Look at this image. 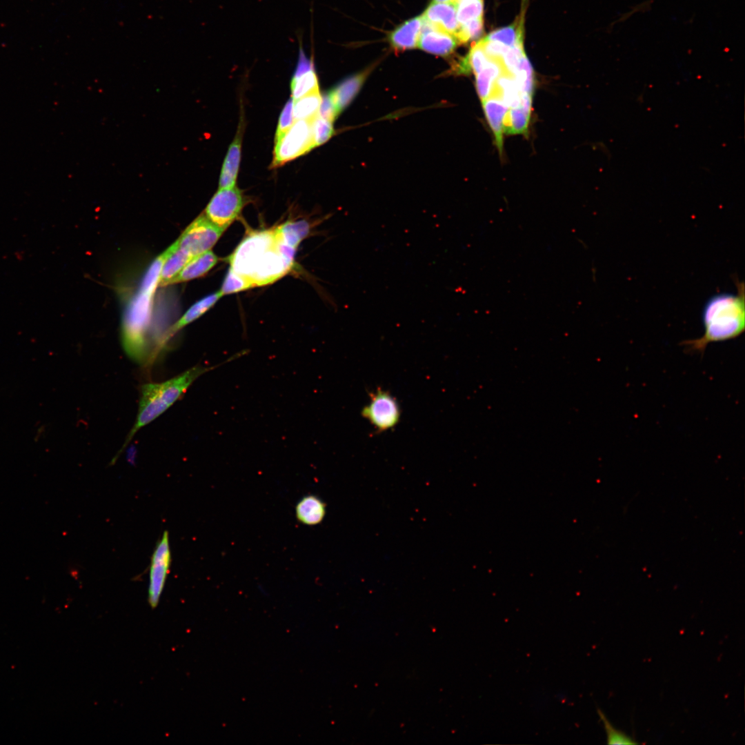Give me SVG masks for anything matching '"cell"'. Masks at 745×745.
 <instances>
[{
  "instance_id": "obj_1",
  "label": "cell",
  "mask_w": 745,
  "mask_h": 745,
  "mask_svg": "<svg viewBox=\"0 0 745 745\" xmlns=\"http://www.w3.org/2000/svg\"><path fill=\"white\" fill-rule=\"evenodd\" d=\"M295 250L281 244L274 229L248 234L230 256V267L255 286L271 284L288 273Z\"/></svg>"
},
{
  "instance_id": "obj_2",
  "label": "cell",
  "mask_w": 745,
  "mask_h": 745,
  "mask_svg": "<svg viewBox=\"0 0 745 745\" xmlns=\"http://www.w3.org/2000/svg\"><path fill=\"white\" fill-rule=\"evenodd\" d=\"M166 258V254L163 252L150 264L137 293L129 302L122 319L123 348L128 357L138 364L145 363L152 357L148 330L153 296Z\"/></svg>"
},
{
  "instance_id": "obj_3",
  "label": "cell",
  "mask_w": 745,
  "mask_h": 745,
  "mask_svg": "<svg viewBox=\"0 0 745 745\" xmlns=\"http://www.w3.org/2000/svg\"><path fill=\"white\" fill-rule=\"evenodd\" d=\"M737 292L718 293L708 299L702 311L704 327L701 337L684 341L681 345L688 352L703 354L707 346L735 339L745 330L744 282L735 280Z\"/></svg>"
},
{
  "instance_id": "obj_4",
  "label": "cell",
  "mask_w": 745,
  "mask_h": 745,
  "mask_svg": "<svg viewBox=\"0 0 745 745\" xmlns=\"http://www.w3.org/2000/svg\"><path fill=\"white\" fill-rule=\"evenodd\" d=\"M244 351L236 353L223 363L213 366L196 365L181 374L163 382L147 383L141 387L138 413L135 424L127 435L123 450L135 435L150 424L176 401L182 397L193 382L202 375L244 355Z\"/></svg>"
},
{
  "instance_id": "obj_5",
  "label": "cell",
  "mask_w": 745,
  "mask_h": 745,
  "mask_svg": "<svg viewBox=\"0 0 745 745\" xmlns=\"http://www.w3.org/2000/svg\"><path fill=\"white\" fill-rule=\"evenodd\" d=\"M312 121H295L290 129L275 141L272 168L282 166L315 148Z\"/></svg>"
},
{
  "instance_id": "obj_6",
  "label": "cell",
  "mask_w": 745,
  "mask_h": 745,
  "mask_svg": "<svg viewBox=\"0 0 745 745\" xmlns=\"http://www.w3.org/2000/svg\"><path fill=\"white\" fill-rule=\"evenodd\" d=\"M225 230L210 221L205 215H201L185 229L175 243L192 258L210 250Z\"/></svg>"
},
{
  "instance_id": "obj_7",
  "label": "cell",
  "mask_w": 745,
  "mask_h": 745,
  "mask_svg": "<svg viewBox=\"0 0 745 745\" xmlns=\"http://www.w3.org/2000/svg\"><path fill=\"white\" fill-rule=\"evenodd\" d=\"M245 203L244 195L236 186L219 188L207 205L204 215L215 225L226 229L241 215Z\"/></svg>"
},
{
  "instance_id": "obj_8",
  "label": "cell",
  "mask_w": 745,
  "mask_h": 745,
  "mask_svg": "<svg viewBox=\"0 0 745 745\" xmlns=\"http://www.w3.org/2000/svg\"><path fill=\"white\" fill-rule=\"evenodd\" d=\"M361 415L379 432L394 428L399 421L401 410L395 397L381 389L370 394Z\"/></svg>"
},
{
  "instance_id": "obj_9",
  "label": "cell",
  "mask_w": 745,
  "mask_h": 745,
  "mask_svg": "<svg viewBox=\"0 0 745 745\" xmlns=\"http://www.w3.org/2000/svg\"><path fill=\"white\" fill-rule=\"evenodd\" d=\"M171 564L168 531H164L151 557L149 575L148 603L155 608L159 602Z\"/></svg>"
},
{
  "instance_id": "obj_10",
  "label": "cell",
  "mask_w": 745,
  "mask_h": 745,
  "mask_svg": "<svg viewBox=\"0 0 745 745\" xmlns=\"http://www.w3.org/2000/svg\"><path fill=\"white\" fill-rule=\"evenodd\" d=\"M301 44L300 41L297 63L290 82L292 100L319 90L313 61L307 57Z\"/></svg>"
},
{
  "instance_id": "obj_11",
  "label": "cell",
  "mask_w": 745,
  "mask_h": 745,
  "mask_svg": "<svg viewBox=\"0 0 745 745\" xmlns=\"http://www.w3.org/2000/svg\"><path fill=\"white\" fill-rule=\"evenodd\" d=\"M458 43L454 36L424 21L418 42L421 50L446 57L453 53Z\"/></svg>"
},
{
  "instance_id": "obj_12",
  "label": "cell",
  "mask_w": 745,
  "mask_h": 745,
  "mask_svg": "<svg viewBox=\"0 0 745 745\" xmlns=\"http://www.w3.org/2000/svg\"><path fill=\"white\" fill-rule=\"evenodd\" d=\"M421 16L426 22L456 37L460 24L453 2L433 1Z\"/></svg>"
},
{
  "instance_id": "obj_13",
  "label": "cell",
  "mask_w": 745,
  "mask_h": 745,
  "mask_svg": "<svg viewBox=\"0 0 745 745\" xmlns=\"http://www.w3.org/2000/svg\"><path fill=\"white\" fill-rule=\"evenodd\" d=\"M424 19L422 16L410 19L394 29L388 37L390 46L397 50L418 47Z\"/></svg>"
},
{
  "instance_id": "obj_14",
  "label": "cell",
  "mask_w": 745,
  "mask_h": 745,
  "mask_svg": "<svg viewBox=\"0 0 745 745\" xmlns=\"http://www.w3.org/2000/svg\"><path fill=\"white\" fill-rule=\"evenodd\" d=\"M486 119L492 129L499 152L501 154L503 148L504 122L509 108L501 99L493 94L481 101Z\"/></svg>"
},
{
  "instance_id": "obj_15",
  "label": "cell",
  "mask_w": 745,
  "mask_h": 745,
  "mask_svg": "<svg viewBox=\"0 0 745 745\" xmlns=\"http://www.w3.org/2000/svg\"><path fill=\"white\" fill-rule=\"evenodd\" d=\"M239 126L238 132L231 143L221 170L219 188H228L236 186L239 167L242 142V131Z\"/></svg>"
},
{
  "instance_id": "obj_16",
  "label": "cell",
  "mask_w": 745,
  "mask_h": 745,
  "mask_svg": "<svg viewBox=\"0 0 745 745\" xmlns=\"http://www.w3.org/2000/svg\"><path fill=\"white\" fill-rule=\"evenodd\" d=\"M370 70L349 77L328 92L339 113L346 108L359 92Z\"/></svg>"
},
{
  "instance_id": "obj_17",
  "label": "cell",
  "mask_w": 745,
  "mask_h": 745,
  "mask_svg": "<svg viewBox=\"0 0 745 745\" xmlns=\"http://www.w3.org/2000/svg\"><path fill=\"white\" fill-rule=\"evenodd\" d=\"M527 0H522V9L519 17L514 23L506 27L496 29L490 32L485 39L502 43L509 48L517 45H524V17L527 7Z\"/></svg>"
},
{
  "instance_id": "obj_18",
  "label": "cell",
  "mask_w": 745,
  "mask_h": 745,
  "mask_svg": "<svg viewBox=\"0 0 745 745\" xmlns=\"http://www.w3.org/2000/svg\"><path fill=\"white\" fill-rule=\"evenodd\" d=\"M219 261L210 250L192 257L171 280L170 284L188 281L206 275Z\"/></svg>"
},
{
  "instance_id": "obj_19",
  "label": "cell",
  "mask_w": 745,
  "mask_h": 745,
  "mask_svg": "<svg viewBox=\"0 0 745 745\" xmlns=\"http://www.w3.org/2000/svg\"><path fill=\"white\" fill-rule=\"evenodd\" d=\"M223 295L220 291L208 295L195 303L168 330L164 338V344L173 335L186 326L199 318L211 308Z\"/></svg>"
},
{
  "instance_id": "obj_20",
  "label": "cell",
  "mask_w": 745,
  "mask_h": 745,
  "mask_svg": "<svg viewBox=\"0 0 745 745\" xmlns=\"http://www.w3.org/2000/svg\"><path fill=\"white\" fill-rule=\"evenodd\" d=\"M168 250V255L163 264L160 272L158 284L159 286L170 285L171 280L192 259L186 252L179 248L175 242Z\"/></svg>"
},
{
  "instance_id": "obj_21",
  "label": "cell",
  "mask_w": 745,
  "mask_h": 745,
  "mask_svg": "<svg viewBox=\"0 0 745 745\" xmlns=\"http://www.w3.org/2000/svg\"><path fill=\"white\" fill-rule=\"evenodd\" d=\"M296 516L304 524L316 525L319 524L326 514V504L317 497L308 495L303 497L297 504Z\"/></svg>"
},
{
  "instance_id": "obj_22",
  "label": "cell",
  "mask_w": 745,
  "mask_h": 745,
  "mask_svg": "<svg viewBox=\"0 0 745 745\" xmlns=\"http://www.w3.org/2000/svg\"><path fill=\"white\" fill-rule=\"evenodd\" d=\"M279 241L296 250L310 232V224L305 220L288 221L275 228Z\"/></svg>"
},
{
  "instance_id": "obj_23",
  "label": "cell",
  "mask_w": 745,
  "mask_h": 745,
  "mask_svg": "<svg viewBox=\"0 0 745 745\" xmlns=\"http://www.w3.org/2000/svg\"><path fill=\"white\" fill-rule=\"evenodd\" d=\"M504 72L500 61L490 59L486 68L475 75V86L481 101L492 95L497 79Z\"/></svg>"
},
{
  "instance_id": "obj_24",
  "label": "cell",
  "mask_w": 745,
  "mask_h": 745,
  "mask_svg": "<svg viewBox=\"0 0 745 745\" xmlns=\"http://www.w3.org/2000/svg\"><path fill=\"white\" fill-rule=\"evenodd\" d=\"M321 96L319 90L314 91L297 100H293L294 120H312L318 115Z\"/></svg>"
},
{
  "instance_id": "obj_25",
  "label": "cell",
  "mask_w": 745,
  "mask_h": 745,
  "mask_svg": "<svg viewBox=\"0 0 745 745\" xmlns=\"http://www.w3.org/2000/svg\"><path fill=\"white\" fill-rule=\"evenodd\" d=\"M479 42L475 43L468 53L459 61L455 67L458 74L473 72L475 75L484 70L490 61Z\"/></svg>"
},
{
  "instance_id": "obj_26",
  "label": "cell",
  "mask_w": 745,
  "mask_h": 745,
  "mask_svg": "<svg viewBox=\"0 0 745 745\" xmlns=\"http://www.w3.org/2000/svg\"><path fill=\"white\" fill-rule=\"evenodd\" d=\"M530 112L518 106L509 108L504 122V132L524 134L528 132Z\"/></svg>"
},
{
  "instance_id": "obj_27",
  "label": "cell",
  "mask_w": 745,
  "mask_h": 745,
  "mask_svg": "<svg viewBox=\"0 0 745 745\" xmlns=\"http://www.w3.org/2000/svg\"><path fill=\"white\" fill-rule=\"evenodd\" d=\"M452 2L459 24L483 17L484 0H453Z\"/></svg>"
},
{
  "instance_id": "obj_28",
  "label": "cell",
  "mask_w": 745,
  "mask_h": 745,
  "mask_svg": "<svg viewBox=\"0 0 745 745\" xmlns=\"http://www.w3.org/2000/svg\"><path fill=\"white\" fill-rule=\"evenodd\" d=\"M252 287L254 286L249 280L230 268L225 277L219 291L223 296L225 295L239 292Z\"/></svg>"
},
{
  "instance_id": "obj_29",
  "label": "cell",
  "mask_w": 745,
  "mask_h": 745,
  "mask_svg": "<svg viewBox=\"0 0 745 745\" xmlns=\"http://www.w3.org/2000/svg\"><path fill=\"white\" fill-rule=\"evenodd\" d=\"M484 30V19H475L460 24L455 37L459 43H466L469 41L479 38Z\"/></svg>"
},
{
  "instance_id": "obj_30",
  "label": "cell",
  "mask_w": 745,
  "mask_h": 745,
  "mask_svg": "<svg viewBox=\"0 0 745 745\" xmlns=\"http://www.w3.org/2000/svg\"><path fill=\"white\" fill-rule=\"evenodd\" d=\"M597 713L604 724V730L606 733L607 743L608 744H637L624 733L615 728L607 719L604 713L599 708L597 709Z\"/></svg>"
},
{
  "instance_id": "obj_31",
  "label": "cell",
  "mask_w": 745,
  "mask_h": 745,
  "mask_svg": "<svg viewBox=\"0 0 745 745\" xmlns=\"http://www.w3.org/2000/svg\"><path fill=\"white\" fill-rule=\"evenodd\" d=\"M312 128L315 147L326 142L334 132L332 123L319 115L312 119Z\"/></svg>"
},
{
  "instance_id": "obj_32",
  "label": "cell",
  "mask_w": 745,
  "mask_h": 745,
  "mask_svg": "<svg viewBox=\"0 0 745 745\" xmlns=\"http://www.w3.org/2000/svg\"><path fill=\"white\" fill-rule=\"evenodd\" d=\"M293 100L290 99L284 106L279 118L275 141L279 139L292 126L295 122L293 113Z\"/></svg>"
},
{
  "instance_id": "obj_33",
  "label": "cell",
  "mask_w": 745,
  "mask_h": 745,
  "mask_svg": "<svg viewBox=\"0 0 745 745\" xmlns=\"http://www.w3.org/2000/svg\"><path fill=\"white\" fill-rule=\"evenodd\" d=\"M485 54L490 59L501 61L504 55L510 49L509 47L499 42L488 41L484 38L479 41Z\"/></svg>"
},
{
  "instance_id": "obj_34",
  "label": "cell",
  "mask_w": 745,
  "mask_h": 745,
  "mask_svg": "<svg viewBox=\"0 0 745 745\" xmlns=\"http://www.w3.org/2000/svg\"><path fill=\"white\" fill-rule=\"evenodd\" d=\"M339 114L328 92L322 96L319 109V116L332 123Z\"/></svg>"
},
{
  "instance_id": "obj_35",
  "label": "cell",
  "mask_w": 745,
  "mask_h": 745,
  "mask_svg": "<svg viewBox=\"0 0 745 745\" xmlns=\"http://www.w3.org/2000/svg\"><path fill=\"white\" fill-rule=\"evenodd\" d=\"M45 432H46L45 426H41L38 428V430H37V433H36V435H35V441L39 440L42 437H43Z\"/></svg>"
},
{
  "instance_id": "obj_36",
  "label": "cell",
  "mask_w": 745,
  "mask_h": 745,
  "mask_svg": "<svg viewBox=\"0 0 745 745\" xmlns=\"http://www.w3.org/2000/svg\"><path fill=\"white\" fill-rule=\"evenodd\" d=\"M453 0H433L436 2H452Z\"/></svg>"
}]
</instances>
